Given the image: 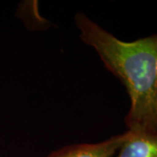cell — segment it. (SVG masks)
I'll return each instance as SVG.
<instances>
[{"mask_svg": "<svg viewBox=\"0 0 157 157\" xmlns=\"http://www.w3.org/2000/svg\"><path fill=\"white\" fill-rule=\"evenodd\" d=\"M128 131L97 143H80L63 147L47 157H113L128 138Z\"/></svg>", "mask_w": 157, "mask_h": 157, "instance_id": "2", "label": "cell"}, {"mask_svg": "<svg viewBox=\"0 0 157 157\" xmlns=\"http://www.w3.org/2000/svg\"><path fill=\"white\" fill-rule=\"evenodd\" d=\"M74 21L80 39L128 92L130 107L124 120L128 130L157 133V33L127 42L82 12Z\"/></svg>", "mask_w": 157, "mask_h": 157, "instance_id": "1", "label": "cell"}, {"mask_svg": "<svg viewBox=\"0 0 157 157\" xmlns=\"http://www.w3.org/2000/svg\"><path fill=\"white\" fill-rule=\"evenodd\" d=\"M128 135L115 157H157V133L127 130Z\"/></svg>", "mask_w": 157, "mask_h": 157, "instance_id": "3", "label": "cell"}]
</instances>
